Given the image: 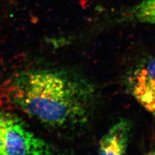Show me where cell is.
<instances>
[{"label": "cell", "mask_w": 155, "mask_h": 155, "mask_svg": "<svg viewBox=\"0 0 155 155\" xmlns=\"http://www.w3.org/2000/svg\"><path fill=\"white\" fill-rule=\"evenodd\" d=\"M131 126L121 120L111 126L99 143V155H126Z\"/></svg>", "instance_id": "obj_3"}, {"label": "cell", "mask_w": 155, "mask_h": 155, "mask_svg": "<svg viewBox=\"0 0 155 155\" xmlns=\"http://www.w3.org/2000/svg\"><path fill=\"white\" fill-rule=\"evenodd\" d=\"M11 98L23 112L53 127H67L87 119L92 90L65 72L36 70L21 72L12 81Z\"/></svg>", "instance_id": "obj_1"}, {"label": "cell", "mask_w": 155, "mask_h": 155, "mask_svg": "<svg viewBox=\"0 0 155 155\" xmlns=\"http://www.w3.org/2000/svg\"><path fill=\"white\" fill-rule=\"evenodd\" d=\"M119 21L155 24V0H143L125 11Z\"/></svg>", "instance_id": "obj_4"}, {"label": "cell", "mask_w": 155, "mask_h": 155, "mask_svg": "<svg viewBox=\"0 0 155 155\" xmlns=\"http://www.w3.org/2000/svg\"><path fill=\"white\" fill-rule=\"evenodd\" d=\"M147 155H155V150H154V151H152L151 152H149Z\"/></svg>", "instance_id": "obj_7"}, {"label": "cell", "mask_w": 155, "mask_h": 155, "mask_svg": "<svg viewBox=\"0 0 155 155\" xmlns=\"http://www.w3.org/2000/svg\"><path fill=\"white\" fill-rule=\"evenodd\" d=\"M129 81L155 83V58L149 60L136 69Z\"/></svg>", "instance_id": "obj_6"}, {"label": "cell", "mask_w": 155, "mask_h": 155, "mask_svg": "<svg viewBox=\"0 0 155 155\" xmlns=\"http://www.w3.org/2000/svg\"><path fill=\"white\" fill-rule=\"evenodd\" d=\"M0 155H54V153L18 116L0 111Z\"/></svg>", "instance_id": "obj_2"}, {"label": "cell", "mask_w": 155, "mask_h": 155, "mask_svg": "<svg viewBox=\"0 0 155 155\" xmlns=\"http://www.w3.org/2000/svg\"><path fill=\"white\" fill-rule=\"evenodd\" d=\"M129 83L134 98L155 116V83L133 81Z\"/></svg>", "instance_id": "obj_5"}]
</instances>
